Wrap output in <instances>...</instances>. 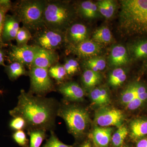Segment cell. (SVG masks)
Here are the masks:
<instances>
[{
	"label": "cell",
	"mask_w": 147,
	"mask_h": 147,
	"mask_svg": "<svg viewBox=\"0 0 147 147\" xmlns=\"http://www.w3.org/2000/svg\"><path fill=\"white\" fill-rule=\"evenodd\" d=\"M48 72L51 78L55 79L60 84H62L67 75L63 65L59 63L50 67L48 69Z\"/></svg>",
	"instance_id": "30"
},
{
	"label": "cell",
	"mask_w": 147,
	"mask_h": 147,
	"mask_svg": "<svg viewBox=\"0 0 147 147\" xmlns=\"http://www.w3.org/2000/svg\"><path fill=\"white\" fill-rule=\"evenodd\" d=\"M9 126L12 129L16 131L26 129V124L24 119L21 117H16L11 121Z\"/></svg>",
	"instance_id": "35"
},
{
	"label": "cell",
	"mask_w": 147,
	"mask_h": 147,
	"mask_svg": "<svg viewBox=\"0 0 147 147\" xmlns=\"http://www.w3.org/2000/svg\"><path fill=\"white\" fill-rule=\"evenodd\" d=\"M46 1L22 0L13 5L12 10L23 26L35 32L45 27L44 9Z\"/></svg>",
	"instance_id": "4"
},
{
	"label": "cell",
	"mask_w": 147,
	"mask_h": 147,
	"mask_svg": "<svg viewBox=\"0 0 147 147\" xmlns=\"http://www.w3.org/2000/svg\"><path fill=\"white\" fill-rule=\"evenodd\" d=\"M147 70V61L143 63L142 66V73H144Z\"/></svg>",
	"instance_id": "41"
},
{
	"label": "cell",
	"mask_w": 147,
	"mask_h": 147,
	"mask_svg": "<svg viewBox=\"0 0 147 147\" xmlns=\"http://www.w3.org/2000/svg\"><path fill=\"white\" fill-rule=\"evenodd\" d=\"M90 97L93 103L100 108L107 106L110 102V94L104 88H94L90 92Z\"/></svg>",
	"instance_id": "21"
},
{
	"label": "cell",
	"mask_w": 147,
	"mask_h": 147,
	"mask_svg": "<svg viewBox=\"0 0 147 147\" xmlns=\"http://www.w3.org/2000/svg\"><path fill=\"white\" fill-rule=\"evenodd\" d=\"M128 134L131 141L136 142L147 136V117H138L130 121Z\"/></svg>",
	"instance_id": "18"
},
{
	"label": "cell",
	"mask_w": 147,
	"mask_h": 147,
	"mask_svg": "<svg viewBox=\"0 0 147 147\" xmlns=\"http://www.w3.org/2000/svg\"><path fill=\"white\" fill-rule=\"evenodd\" d=\"M30 80L29 92L39 96H45L55 90L54 82L50 77L48 69L39 67H31L28 71Z\"/></svg>",
	"instance_id": "7"
},
{
	"label": "cell",
	"mask_w": 147,
	"mask_h": 147,
	"mask_svg": "<svg viewBox=\"0 0 147 147\" xmlns=\"http://www.w3.org/2000/svg\"><path fill=\"white\" fill-rule=\"evenodd\" d=\"M57 116L63 119L69 133L76 140L84 137L90 121L88 113L85 108L76 105H59Z\"/></svg>",
	"instance_id": "5"
},
{
	"label": "cell",
	"mask_w": 147,
	"mask_h": 147,
	"mask_svg": "<svg viewBox=\"0 0 147 147\" xmlns=\"http://www.w3.org/2000/svg\"><path fill=\"white\" fill-rule=\"evenodd\" d=\"M58 91L67 100L73 102H80L84 100V90L75 82H65L60 84Z\"/></svg>",
	"instance_id": "13"
},
{
	"label": "cell",
	"mask_w": 147,
	"mask_h": 147,
	"mask_svg": "<svg viewBox=\"0 0 147 147\" xmlns=\"http://www.w3.org/2000/svg\"><path fill=\"white\" fill-rule=\"evenodd\" d=\"M120 101L125 109L134 111L147 105V85L135 81L129 84L121 93Z\"/></svg>",
	"instance_id": "6"
},
{
	"label": "cell",
	"mask_w": 147,
	"mask_h": 147,
	"mask_svg": "<svg viewBox=\"0 0 147 147\" xmlns=\"http://www.w3.org/2000/svg\"><path fill=\"white\" fill-rule=\"evenodd\" d=\"M131 62L128 51L121 45H114L108 57V63L111 67L117 68L126 65Z\"/></svg>",
	"instance_id": "17"
},
{
	"label": "cell",
	"mask_w": 147,
	"mask_h": 147,
	"mask_svg": "<svg viewBox=\"0 0 147 147\" xmlns=\"http://www.w3.org/2000/svg\"><path fill=\"white\" fill-rule=\"evenodd\" d=\"M84 64L86 69L99 72L106 67V61L102 57L96 56L85 60Z\"/></svg>",
	"instance_id": "27"
},
{
	"label": "cell",
	"mask_w": 147,
	"mask_h": 147,
	"mask_svg": "<svg viewBox=\"0 0 147 147\" xmlns=\"http://www.w3.org/2000/svg\"><path fill=\"white\" fill-rule=\"evenodd\" d=\"M20 21L15 14H7L5 18L2 33V40L5 44H9L16 39V35L20 29Z\"/></svg>",
	"instance_id": "16"
},
{
	"label": "cell",
	"mask_w": 147,
	"mask_h": 147,
	"mask_svg": "<svg viewBox=\"0 0 147 147\" xmlns=\"http://www.w3.org/2000/svg\"><path fill=\"white\" fill-rule=\"evenodd\" d=\"M32 38V32L24 26L20 28L16 37V44L18 47L28 45V42Z\"/></svg>",
	"instance_id": "31"
},
{
	"label": "cell",
	"mask_w": 147,
	"mask_h": 147,
	"mask_svg": "<svg viewBox=\"0 0 147 147\" xmlns=\"http://www.w3.org/2000/svg\"><path fill=\"white\" fill-rule=\"evenodd\" d=\"M67 51L79 58L87 59L99 56L102 51L101 44L89 39L76 45H67Z\"/></svg>",
	"instance_id": "11"
},
{
	"label": "cell",
	"mask_w": 147,
	"mask_h": 147,
	"mask_svg": "<svg viewBox=\"0 0 147 147\" xmlns=\"http://www.w3.org/2000/svg\"><path fill=\"white\" fill-rule=\"evenodd\" d=\"M5 68L9 79L11 81H15L20 76L28 75V71L26 70L25 66L16 62L6 65Z\"/></svg>",
	"instance_id": "23"
},
{
	"label": "cell",
	"mask_w": 147,
	"mask_h": 147,
	"mask_svg": "<svg viewBox=\"0 0 147 147\" xmlns=\"http://www.w3.org/2000/svg\"><path fill=\"white\" fill-rule=\"evenodd\" d=\"M134 147H147V136L135 142Z\"/></svg>",
	"instance_id": "38"
},
{
	"label": "cell",
	"mask_w": 147,
	"mask_h": 147,
	"mask_svg": "<svg viewBox=\"0 0 147 147\" xmlns=\"http://www.w3.org/2000/svg\"><path fill=\"white\" fill-rule=\"evenodd\" d=\"M102 1L111 18L115 14L117 9L116 2L112 0H102Z\"/></svg>",
	"instance_id": "36"
},
{
	"label": "cell",
	"mask_w": 147,
	"mask_h": 147,
	"mask_svg": "<svg viewBox=\"0 0 147 147\" xmlns=\"http://www.w3.org/2000/svg\"><path fill=\"white\" fill-rule=\"evenodd\" d=\"M122 147H129L128 146L126 145H123Z\"/></svg>",
	"instance_id": "42"
},
{
	"label": "cell",
	"mask_w": 147,
	"mask_h": 147,
	"mask_svg": "<svg viewBox=\"0 0 147 147\" xmlns=\"http://www.w3.org/2000/svg\"><path fill=\"white\" fill-rule=\"evenodd\" d=\"M102 79L99 72L86 69L82 74V80L84 87L91 89L100 84Z\"/></svg>",
	"instance_id": "22"
},
{
	"label": "cell",
	"mask_w": 147,
	"mask_h": 147,
	"mask_svg": "<svg viewBox=\"0 0 147 147\" xmlns=\"http://www.w3.org/2000/svg\"><path fill=\"white\" fill-rule=\"evenodd\" d=\"M13 5L10 1L0 0V48L7 47L8 44H5L2 40V33L5 18L7 12L12 10Z\"/></svg>",
	"instance_id": "25"
},
{
	"label": "cell",
	"mask_w": 147,
	"mask_h": 147,
	"mask_svg": "<svg viewBox=\"0 0 147 147\" xmlns=\"http://www.w3.org/2000/svg\"><path fill=\"white\" fill-rule=\"evenodd\" d=\"M17 105L9 114L13 118L21 117L26 124L27 130H53L59 105L54 98L39 96L22 89Z\"/></svg>",
	"instance_id": "1"
},
{
	"label": "cell",
	"mask_w": 147,
	"mask_h": 147,
	"mask_svg": "<svg viewBox=\"0 0 147 147\" xmlns=\"http://www.w3.org/2000/svg\"><path fill=\"white\" fill-rule=\"evenodd\" d=\"M118 128L112 135L111 144L113 147H122L128 134V129L126 125L123 124Z\"/></svg>",
	"instance_id": "28"
},
{
	"label": "cell",
	"mask_w": 147,
	"mask_h": 147,
	"mask_svg": "<svg viewBox=\"0 0 147 147\" xmlns=\"http://www.w3.org/2000/svg\"><path fill=\"white\" fill-rule=\"evenodd\" d=\"M76 11V12L86 19L97 18L99 15L96 3L92 2L91 1L81 2L77 6Z\"/></svg>",
	"instance_id": "20"
},
{
	"label": "cell",
	"mask_w": 147,
	"mask_h": 147,
	"mask_svg": "<svg viewBox=\"0 0 147 147\" xmlns=\"http://www.w3.org/2000/svg\"><path fill=\"white\" fill-rule=\"evenodd\" d=\"M92 39L99 44H108L112 41L113 35L109 28L102 26L95 31L93 34Z\"/></svg>",
	"instance_id": "26"
},
{
	"label": "cell",
	"mask_w": 147,
	"mask_h": 147,
	"mask_svg": "<svg viewBox=\"0 0 147 147\" xmlns=\"http://www.w3.org/2000/svg\"><path fill=\"white\" fill-rule=\"evenodd\" d=\"M78 145H68L64 144L56 136L53 130L50 131V136L44 144L40 147H77Z\"/></svg>",
	"instance_id": "32"
},
{
	"label": "cell",
	"mask_w": 147,
	"mask_h": 147,
	"mask_svg": "<svg viewBox=\"0 0 147 147\" xmlns=\"http://www.w3.org/2000/svg\"><path fill=\"white\" fill-rule=\"evenodd\" d=\"M68 45H76L88 39L87 27L81 23H73L64 32Z\"/></svg>",
	"instance_id": "12"
},
{
	"label": "cell",
	"mask_w": 147,
	"mask_h": 147,
	"mask_svg": "<svg viewBox=\"0 0 147 147\" xmlns=\"http://www.w3.org/2000/svg\"><path fill=\"white\" fill-rule=\"evenodd\" d=\"M12 138L16 144L21 147H29V141L26 134L23 130H18L14 132Z\"/></svg>",
	"instance_id": "34"
},
{
	"label": "cell",
	"mask_w": 147,
	"mask_h": 147,
	"mask_svg": "<svg viewBox=\"0 0 147 147\" xmlns=\"http://www.w3.org/2000/svg\"><path fill=\"white\" fill-rule=\"evenodd\" d=\"M131 61H147V36L134 40L129 42L127 48Z\"/></svg>",
	"instance_id": "14"
},
{
	"label": "cell",
	"mask_w": 147,
	"mask_h": 147,
	"mask_svg": "<svg viewBox=\"0 0 147 147\" xmlns=\"http://www.w3.org/2000/svg\"><path fill=\"white\" fill-rule=\"evenodd\" d=\"M77 147H94L93 144L90 140H86L78 145Z\"/></svg>",
	"instance_id": "40"
},
{
	"label": "cell",
	"mask_w": 147,
	"mask_h": 147,
	"mask_svg": "<svg viewBox=\"0 0 147 147\" xmlns=\"http://www.w3.org/2000/svg\"><path fill=\"white\" fill-rule=\"evenodd\" d=\"M113 131L112 127H95L92 134V143L94 147H109Z\"/></svg>",
	"instance_id": "19"
},
{
	"label": "cell",
	"mask_w": 147,
	"mask_h": 147,
	"mask_svg": "<svg viewBox=\"0 0 147 147\" xmlns=\"http://www.w3.org/2000/svg\"><path fill=\"white\" fill-rule=\"evenodd\" d=\"M59 56L56 51L39 47L31 67H39L48 69L59 63Z\"/></svg>",
	"instance_id": "15"
},
{
	"label": "cell",
	"mask_w": 147,
	"mask_h": 147,
	"mask_svg": "<svg viewBox=\"0 0 147 147\" xmlns=\"http://www.w3.org/2000/svg\"><path fill=\"white\" fill-rule=\"evenodd\" d=\"M6 57H7V55L5 50L3 48H0V66H5L4 62Z\"/></svg>",
	"instance_id": "39"
},
{
	"label": "cell",
	"mask_w": 147,
	"mask_h": 147,
	"mask_svg": "<svg viewBox=\"0 0 147 147\" xmlns=\"http://www.w3.org/2000/svg\"><path fill=\"white\" fill-rule=\"evenodd\" d=\"M0 93H1V94H2L3 93V91H2L1 90H0Z\"/></svg>",
	"instance_id": "43"
},
{
	"label": "cell",
	"mask_w": 147,
	"mask_h": 147,
	"mask_svg": "<svg viewBox=\"0 0 147 147\" xmlns=\"http://www.w3.org/2000/svg\"><path fill=\"white\" fill-rule=\"evenodd\" d=\"M76 14V9L66 2L46 1L44 14L45 26L64 33L73 24Z\"/></svg>",
	"instance_id": "3"
},
{
	"label": "cell",
	"mask_w": 147,
	"mask_h": 147,
	"mask_svg": "<svg viewBox=\"0 0 147 147\" xmlns=\"http://www.w3.org/2000/svg\"><path fill=\"white\" fill-rule=\"evenodd\" d=\"M119 27L128 36H147V0L120 1Z\"/></svg>",
	"instance_id": "2"
},
{
	"label": "cell",
	"mask_w": 147,
	"mask_h": 147,
	"mask_svg": "<svg viewBox=\"0 0 147 147\" xmlns=\"http://www.w3.org/2000/svg\"><path fill=\"white\" fill-rule=\"evenodd\" d=\"M63 65L67 75H74L79 71V63L75 59H67Z\"/></svg>",
	"instance_id": "33"
},
{
	"label": "cell",
	"mask_w": 147,
	"mask_h": 147,
	"mask_svg": "<svg viewBox=\"0 0 147 147\" xmlns=\"http://www.w3.org/2000/svg\"><path fill=\"white\" fill-rule=\"evenodd\" d=\"M39 47L36 45H26L18 47L10 44V50L7 53V60L9 63L16 62L30 69Z\"/></svg>",
	"instance_id": "9"
},
{
	"label": "cell",
	"mask_w": 147,
	"mask_h": 147,
	"mask_svg": "<svg viewBox=\"0 0 147 147\" xmlns=\"http://www.w3.org/2000/svg\"><path fill=\"white\" fill-rule=\"evenodd\" d=\"M33 45L42 49L56 51L65 42L64 33L44 27L34 32Z\"/></svg>",
	"instance_id": "8"
},
{
	"label": "cell",
	"mask_w": 147,
	"mask_h": 147,
	"mask_svg": "<svg viewBox=\"0 0 147 147\" xmlns=\"http://www.w3.org/2000/svg\"><path fill=\"white\" fill-rule=\"evenodd\" d=\"M96 4L99 13L101 14L103 17L107 18V19L110 18V15L108 13V11L106 9L105 6L104 5V4H103L102 0L98 1L96 3Z\"/></svg>",
	"instance_id": "37"
},
{
	"label": "cell",
	"mask_w": 147,
	"mask_h": 147,
	"mask_svg": "<svg viewBox=\"0 0 147 147\" xmlns=\"http://www.w3.org/2000/svg\"><path fill=\"white\" fill-rule=\"evenodd\" d=\"M126 79V71L121 67H117L114 68L109 74L108 83L112 86L117 87L123 84Z\"/></svg>",
	"instance_id": "24"
},
{
	"label": "cell",
	"mask_w": 147,
	"mask_h": 147,
	"mask_svg": "<svg viewBox=\"0 0 147 147\" xmlns=\"http://www.w3.org/2000/svg\"><path fill=\"white\" fill-rule=\"evenodd\" d=\"M125 118L124 114L121 110L106 106L100 107L96 112L94 121L100 127H119L123 125Z\"/></svg>",
	"instance_id": "10"
},
{
	"label": "cell",
	"mask_w": 147,
	"mask_h": 147,
	"mask_svg": "<svg viewBox=\"0 0 147 147\" xmlns=\"http://www.w3.org/2000/svg\"><path fill=\"white\" fill-rule=\"evenodd\" d=\"M46 131L42 129H34L28 131L30 137L29 147H40L46 138Z\"/></svg>",
	"instance_id": "29"
}]
</instances>
